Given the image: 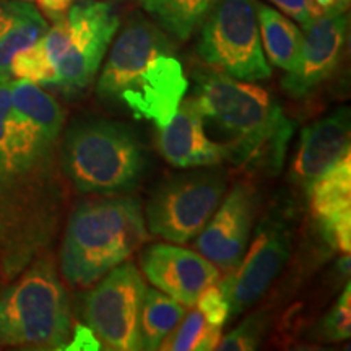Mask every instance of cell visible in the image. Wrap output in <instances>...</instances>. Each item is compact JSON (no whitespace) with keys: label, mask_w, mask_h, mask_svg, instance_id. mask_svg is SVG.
<instances>
[{"label":"cell","mask_w":351,"mask_h":351,"mask_svg":"<svg viewBox=\"0 0 351 351\" xmlns=\"http://www.w3.org/2000/svg\"><path fill=\"white\" fill-rule=\"evenodd\" d=\"M350 111L346 108L306 127L293 160V179L302 187H309L350 152Z\"/></svg>","instance_id":"e0dca14e"},{"label":"cell","mask_w":351,"mask_h":351,"mask_svg":"<svg viewBox=\"0 0 351 351\" xmlns=\"http://www.w3.org/2000/svg\"><path fill=\"white\" fill-rule=\"evenodd\" d=\"M270 2L302 26L309 25L311 21L322 15L314 0H270Z\"/></svg>","instance_id":"4316f807"},{"label":"cell","mask_w":351,"mask_h":351,"mask_svg":"<svg viewBox=\"0 0 351 351\" xmlns=\"http://www.w3.org/2000/svg\"><path fill=\"white\" fill-rule=\"evenodd\" d=\"M67 289L49 256H39L0 291V346L65 350L72 337Z\"/></svg>","instance_id":"5b68a950"},{"label":"cell","mask_w":351,"mask_h":351,"mask_svg":"<svg viewBox=\"0 0 351 351\" xmlns=\"http://www.w3.org/2000/svg\"><path fill=\"white\" fill-rule=\"evenodd\" d=\"M67 204L57 152L0 184V278L12 282L43 256Z\"/></svg>","instance_id":"3957f363"},{"label":"cell","mask_w":351,"mask_h":351,"mask_svg":"<svg viewBox=\"0 0 351 351\" xmlns=\"http://www.w3.org/2000/svg\"><path fill=\"white\" fill-rule=\"evenodd\" d=\"M269 317L265 313H257L249 315L247 319L236 327L234 330L228 333L226 337H221L217 348L219 351H251L256 350L262 341V337L265 335Z\"/></svg>","instance_id":"d4e9b609"},{"label":"cell","mask_w":351,"mask_h":351,"mask_svg":"<svg viewBox=\"0 0 351 351\" xmlns=\"http://www.w3.org/2000/svg\"><path fill=\"white\" fill-rule=\"evenodd\" d=\"M148 239L140 202L103 195L78 204L60 249V270L72 287H90L121 265Z\"/></svg>","instance_id":"277c9868"},{"label":"cell","mask_w":351,"mask_h":351,"mask_svg":"<svg viewBox=\"0 0 351 351\" xmlns=\"http://www.w3.org/2000/svg\"><path fill=\"white\" fill-rule=\"evenodd\" d=\"M257 23L265 57L285 72L295 69L300 57L302 32L275 8L257 3Z\"/></svg>","instance_id":"44dd1931"},{"label":"cell","mask_w":351,"mask_h":351,"mask_svg":"<svg viewBox=\"0 0 351 351\" xmlns=\"http://www.w3.org/2000/svg\"><path fill=\"white\" fill-rule=\"evenodd\" d=\"M186 307L161 289H145L138 317L140 350H158L161 341L178 327Z\"/></svg>","instance_id":"7402d4cb"},{"label":"cell","mask_w":351,"mask_h":351,"mask_svg":"<svg viewBox=\"0 0 351 351\" xmlns=\"http://www.w3.org/2000/svg\"><path fill=\"white\" fill-rule=\"evenodd\" d=\"M205 129L218 135L223 155L245 169H282L295 124L269 91L221 72L197 73L195 96Z\"/></svg>","instance_id":"6da1fadb"},{"label":"cell","mask_w":351,"mask_h":351,"mask_svg":"<svg viewBox=\"0 0 351 351\" xmlns=\"http://www.w3.org/2000/svg\"><path fill=\"white\" fill-rule=\"evenodd\" d=\"M25 2H33V0H25Z\"/></svg>","instance_id":"f1b7e54d"},{"label":"cell","mask_w":351,"mask_h":351,"mask_svg":"<svg viewBox=\"0 0 351 351\" xmlns=\"http://www.w3.org/2000/svg\"><path fill=\"white\" fill-rule=\"evenodd\" d=\"M142 270L158 289L192 307L205 288L218 283L219 270L213 262L189 249L153 244L142 254Z\"/></svg>","instance_id":"5bb4252c"},{"label":"cell","mask_w":351,"mask_h":351,"mask_svg":"<svg viewBox=\"0 0 351 351\" xmlns=\"http://www.w3.org/2000/svg\"><path fill=\"white\" fill-rule=\"evenodd\" d=\"M39 12L43 13L46 19L52 21L62 19L67 13L70 5L73 3V0H36Z\"/></svg>","instance_id":"83f0119b"},{"label":"cell","mask_w":351,"mask_h":351,"mask_svg":"<svg viewBox=\"0 0 351 351\" xmlns=\"http://www.w3.org/2000/svg\"><path fill=\"white\" fill-rule=\"evenodd\" d=\"M289 247V231L282 223H263L249 252H244L231 275L219 283L230 302V319L238 317L261 300L287 263Z\"/></svg>","instance_id":"8fae6325"},{"label":"cell","mask_w":351,"mask_h":351,"mask_svg":"<svg viewBox=\"0 0 351 351\" xmlns=\"http://www.w3.org/2000/svg\"><path fill=\"white\" fill-rule=\"evenodd\" d=\"M320 337L328 341H345L351 335V287L346 285L339 301L332 306L319 327Z\"/></svg>","instance_id":"484cf974"},{"label":"cell","mask_w":351,"mask_h":351,"mask_svg":"<svg viewBox=\"0 0 351 351\" xmlns=\"http://www.w3.org/2000/svg\"><path fill=\"white\" fill-rule=\"evenodd\" d=\"M163 32L187 41L202 26L218 0H138Z\"/></svg>","instance_id":"603a6c76"},{"label":"cell","mask_w":351,"mask_h":351,"mask_svg":"<svg viewBox=\"0 0 351 351\" xmlns=\"http://www.w3.org/2000/svg\"><path fill=\"white\" fill-rule=\"evenodd\" d=\"M199 56L217 72L243 82L271 75L257 23V0H218L202 23Z\"/></svg>","instance_id":"52a82bcc"},{"label":"cell","mask_w":351,"mask_h":351,"mask_svg":"<svg viewBox=\"0 0 351 351\" xmlns=\"http://www.w3.org/2000/svg\"><path fill=\"white\" fill-rule=\"evenodd\" d=\"M10 96L13 114L21 125L43 142L59 145L65 112L56 98L25 78L10 80Z\"/></svg>","instance_id":"ac0fdd59"},{"label":"cell","mask_w":351,"mask_h":351,"mask_svg":"<svg viewBox=\"0 0 351 351\" xmlns=\"http://www.w3.org/2000/svg\"><path fill=\"white\" fill-rule=\"evenodd\" d=\"M158 145L165 160L176 168H205L225 160L221 147L208 137L195 98H184L168 124L160 127Z\"/></svg>","instance_id":"2e32d148"},{"label":"cell","mask_w":351,"mask_h":351,"mask_svg":"<svg viewBox=\"0 0 351 351\" xmlns=\"http://www.w3.org/2000/svg\"><path fill=\"white\" fill-rule=\"evenodd\" d=\"M12 77H0V184L57 150H43L21 134L12 116Z\"/></svg>","instance_id":"ffe728a7"},{"label":"cell","mask_w":351,"mask_h":351,"mask_svg":"<svg viewBox=\"0 0 351 351\" xmlns=\"http://www.w3.org/2000/svg\"><path fill=\"white\" fill-rule=\"evenodd\" d=\"M348 23L346 12H328L302 26L300 57L283 78L288 95L306 98L333 75L345 56Z\"/></svg>","instance_id":"7c38bea8"},{"label":"cell","mask_w":351,"mask_h":351,"mask_svg":"<svg viewBox=\"0 0 351 351\" xmlns=\"http://www.w3.org/2000/svg\"><path fill=\"white\" fill-rule=\"evenodd\" d=\"M226 191L223 171H194L176 176L156 189L147 205V228L176 244L197 238Z\"/></svg>","instance_id":"ba28073f"},{"label":"cell","mask_w":351,"mask_h":351,"mask_svg":"<svg viewBox=\"0 0 351 351\" xmlns=\"http://www.w3.org/2000/svg\"><path fill=\"white\" fill-rule=\"evenodd\" d=\"M145 289L137 267L122 262L83 296V319L108 350H140L138 317Z\"/></svg>","instance_id":"9c48e42d"},{"label":"cell","mask_w":351,"mask_h":351,"mask_svg":"<svg viewBox=\"0 0 351 351\" xmlns=\"http://www.w3.org/2000/svg\"><path fill=\"white\" fill-rule=\"evenodd\" d=\"M223 335V327L217 326L194 304L184 315L178 327L161 341L158 350L169 351H208L215 350Z\"/></svg>","instance_id":"cb8c5ba5"},{"label":"cell","mask_w":351,"mask_h":351,"mask_svg":"<svg viewBox=\"0 0 351 351\" xmlns=\"http://www.w3.org/2000/svg\"><path fill=\"white\" fill-rule=\"evenodd\" d=\"M59 163L82 194L121 195L137 189L147 160L130 129L117 122L83 121L65 134Z\"/></svg>","instance_id":"8992f818"},{"label":"cell","mask_w":351,"mask_h":351,"mask_svg":"<svg viewBox=\"0 0 351 351\" xmlns=\"http://www.w3.org/2000/svg\"><path fill=\"white\" fill-rule=\"evenodd\" d=\"M47 28V20L32 2L0 0V77H12L16 54L33 46Z\"/></svg>","instance_id":"d6986e66"},{"label":"cell","mask_w":351,"mask_h":351,"mask_svg":"<svg viewBox=\"0 0 351 351\" xmlns=\"http://www.w3.org/2000/svg\"><path fill=\"white\" fill-rule=\"evenodd\" d=\"M324 239L341 254L351 251V152L306 189Z\"/></svg>","instance_id":"9a60e30c"},{"label":"cell","mask_w":351,"mask_h":351,"mask_svg":"<svg viewBox=\"0 0 351 351\" xmlns=\"http://www.w3.org/2000/svg\"><path fill=\"white\" fill-rule=\"evenodd\" d=\"M65 19L69 43L56 65L52 86L65 96H77L95 80L121 21L111 3L99 0L72 3Z\"/></svg>","instance_id":"30bf717a"},{"label":"cell","mask_w":351,"mask_h":351,"mask_svg":"<svg viewBox=\"0 0 351 351\" xmlns=\"http://www.w3.org/2000/svg\"><path fill=\"white\" fill-rule=\"evenodd\" d=\"M187 90L182 64L168 36L158 25L135 16L114 41L96 95L160 129L178 111Z\"/></svg>","instance_id":"7a4b0ae2"},{"label":"cell","mask_w":351,"mask_h":351,"mask_svg":"<svg viewBox=\"0 0 351 351\" xmlns=\"http://www.w3.org/2000/svg\"><path fill=\"white\" fill-rule=\"evenodd\" d=\"M257 195L251 184L238 182L221 207L197 234L195 247L218 269H236L251 238Z\"/></svg>","instance_id":"4fadbf2b"}]
</instances>
